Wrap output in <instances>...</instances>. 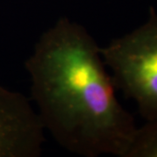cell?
<instances>
[{
  "mask_svg": "<svg viewBox=\"0 0 157 157\" xmlns=\"http://www.w3.org/2000/svg\"><path fill=\"white\" fill-rule=\"evenodd\" d=\"M116 89L134 101L145 121L157 118V12L145 22L101 46Z\"/></svg>",
  "mask_w": 157,
  "mask_h": 157,
  "instance_id": "2",
  "label": "cell"
},
{
  "mask_svg": "<svg viewBox=\"0 0 157 157\" xmlns=\"http://www.w3.org/2000/svg\"><path fill=\"white\" fill-rule=\"evenodd\" d=\"M32 101L45 132L84 157H125L137 126L116 95L101 46L82 25L59 18L25 62Z\"/></svg>",
  "mask_w": 157,
  "mask_h": 157,
  "instance_id": "1",
  "label": "cell"
},
{
  "mask_svg": "<svg viewBox=\"0 0 157 157\" xmlns=\"http://www.w3.org/2000/svg\"><path fill=\"white\" fill-rule=\"evenodd\" d=\"M125 157H157V118L137 127Z\"/></svg>",
  "mask_w": 157,
  "mask_h": 157,
  "instance_id": "4",
  "label": "cell"
},
{
  "mask_svg": "<svg viewBox=\"0 0 157 157\" xmlns=\"http://www.w3.org/2000/svg\"><path fill=\"white\" fill-rule=\"evenodd\" d=\"M45 133L28 99L0 81V157H39Z\"/></svg>",
  "mask_w": 157,
  "mask_h": 157,
  "instance_id": "3",
  "label": "cell"
}]
</instances>
